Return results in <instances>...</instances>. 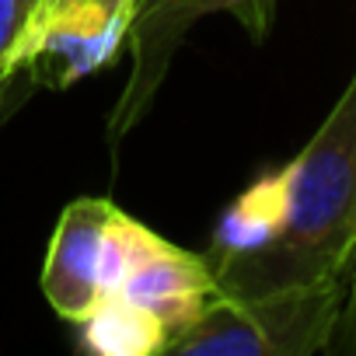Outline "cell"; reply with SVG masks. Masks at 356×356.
Segmentation results:
<instances>
[{
    "mask_svg": "<svg viewBox=\"0 0 356 356\" xmlns=\"http://www.w3.org/2000/svg\"><path fill=\"white\" fill-rule=\"evenodd\" d=\"M283 175V231L259 255L213 266L224 293L252 297L335 280L356 255V74Z\"/></svg>",
    "mask_w": 356,
    "mask_h": 356,
    "instance_id": "6da1fadb",
    "label": "cell"
},
{
    "mask_svg": "<svg viewBox=\"0 0 356 356\" xmlns=\"http://www.w3.org/2000/svg\"><path fill=\"white\" fill-rule=\"evenodd\" d=\"M115 213L119 207L105 196L74 200L60 213L42 266V293L67 321H84L102 300V255Z\"/></svg>",
    "mask_w": 356,
    "mask_h": 356,
    "instance_id": "277c9868",
    "label": "cell"
},
{
    "mask_svg": "<svg viewBox=\"0 0 356 356\" xmlns=\"http://www.w3.org/2000/svg\"><path fill=\"white\" fill-rule=\"evenodd\" d=\"M283 220H286V175L269 171L224 210L213 234L210 266H227V262L259 255L266 245L280 238Z\"/></svg>",
    "mask_w": 356,
    "mask_h": 356,
    "instance_id": "52a82bcc",
    "label": "cell"
},
{
    "mask_svg": "<svg viewBox=\"0 0 356 356\" xmlns=\"http://www.w3.org/2000/svg\"><path fill=\"white\" fill-rule=\"evenodd\" d=\"M136 0H46L22 46L18 70L63 91L115 60L129 42Z\"/></svg>",
    "mask_w": 356,
    "mask_h": 356,
    "instance_id": "3957f363",
    "label": "cell"
},
{
    "mask_svg": "<svg viewBox=\"0 0 356 356\" xmlns=\"http://www.w3.org/2000/svg\"><path fill=\"white\" fill-rule=\"evenodd\" d=\"M349 318H353V339H356V276H353V300H349Z\"/></svg>",
    "mask_w": 356,
    "mask_h": 356,
    "instance_id": "8fae6325",
    "label": "cell"
},
{
    "mask_svg": "<svg viewBox=\"0 0 356 356\" xmlns=\"http://www.w3.org/2000/svg\"><path fill=\"white\" fill-rule=\"evenodd\" d=\"M4 84H8V81H4V77H0V88H4Z\"/></svg>",
    "mask_w": 356,
    "mask_h": 356,
    "instance_id": "7c38bea8",
    "label": "cell"
},
{
    "mask_svg": "<svg viewBox=\"0 0 356 356\" xmlns=\"http://www.w3.org/2000/svg\"><path fill=\"white\" fill-rule=\"evenodd\" d=\"M119 293L161 318V325L175 339L207 311V304L220 293V283L213 276L210 259L182 252L178 245L150 234L143 255L136 259Z\"/></svg>",
    "mask_w": 356,
    "mask_h": 356,
    "instance_id": "8992f818",
    "label": "cell"
},
{
    "mask_svg": "<svg viewBox=\"0 0 356 356\" xmlns=\"http://www.w3.org/2000/svg\"><path fill=\"white\" fill-rule=\"evenodd\" d=\"M220 8H224V0H136V18L129 29L133 70L108 119L112 143H119L147 115L154 95L161 91L171 70L178 46L186 42L193 25L203 15L220 11Z\"/></svg>",
    "mask_w": 356,
    "mask_h": 356,
    "instance_id": "5b68a950",
    "label": "cell"
},
{
    "mask_svg": "<svg viewBox=\"0 0 356 356\" xmlns=\"http://www.w3.org/2000/svg\"><path fill=\"white\" fill-rule=\"evenodd\" d=\"M220 11H231L255 39L266 35L269 22H273V11H276V0H224Z\"/></svg>",
    "mask_w": 356,
    "mask_h": 356,
    "instance_id": "30bf717a",
    "label": "cell"
},
{
    "mask_svg": "<svg viewBox=\"0 0 356 356\" xmlns=\"http://www.w3.org/2000/svg\"><path fill=\"white\" fill-rule=\"evenodd\" d=\"M77 325H81V346L98 356H154L168 353L171 339L161 318L126 300L122 293L98 300V307Z\"/></svg>",
    "mask_w": 356,
    "mask_h": 356,
    "instance_id": "ba28073f",
    "label": "cell"
},
{
    "mask_svg": "<svg viewBox=\"0 0 356 356\" xmlns=\"http://www.w3.org/2000/svg\"><path fill=\"white\" fill-rule=\"evenodd\" d=\"M342 314V276L269 293H217L207 311L168 342L178 356H311Z\"/></svg>",
    "mask_w": 356,
    "mask_h": 356,
    "instance_id": "7a4b0ae2",
    "label": "cell"
},
{
    "mask_svg": "<svg viewBox=\"0 0 356 356\" xmlns=\"http://www.w3.org/2000/svg\"><path fill=\"white\" fill-rule=\"evenodd\" d=\"M46 0H0V77L11 81L18 74L22 46L39 18Z\"/></svg>",
    "mask_w": 356,
    "mask_h": 356,
    "instance_id": "9c48e42d",
    "label": "cell"
},
{
    "mask_svg": "<svg viewBox=\"0 0 356 356\" xmlns=\"http://www.w3.org/2000/svg\"><path fill=\"white\" fill-rule=\"evenodd\" d=\"M42 8H46V4H42Z\"/></svg>",
    "mask_w": 356,
    "mask_h": 356,
    "instance_id": "4fadbf2b",
    "label": "cell"
}]
</instances>
